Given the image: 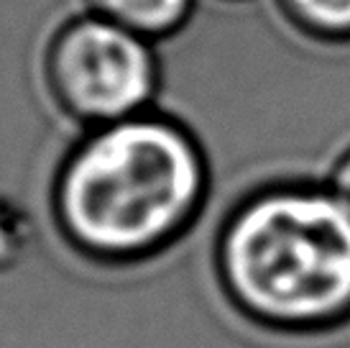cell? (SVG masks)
Masks as SVG:
<instances>
[{
    "mask_svg": "<svg viewBox=\"0 0 350 348\" xmlns=\"http://www.w3.org/2000/svg\"><path fill=\"white\" fill-rule=\"evenodd\" d=\"M156 54L154 110L200 144L207 203L235 210L271 184L330 182L350 151V41L307 34L279 0H197Z\"/></svg>",
    "mask_w": 350,
    "mask_h": 348,
    "instance_id": "6da1fadb",
    "label": "cell"
},
{
    "mask_svg": "<svg viewBox=\"0 0 350 348\" xmlns=\"http://www.w3.org/2000/svg\"><path fill=\"white\" fill-rule=\"evenodd\" d=\"M207 192L210 169L195 136L146 110L88 128L59 174L57 215L79 251L128 264L182 238Z\"/></svg>",
    "mask_w": 350,
    "mask_h": 348,
    "instance_id": "7a4b0ae2",
    "label": "cell"
},
{
    "mask_svg": "<svg viewBox=\"0 0 350 348\" xmlns=\"http://www.w3.org/2000/svg\"><path fill=\"white\" fill-rule=\"evenodd\" d=\"M228 297L279 333L350 323V203L330 182L263 187L235 208L217 243Z\"/></svg>",
    "mask_w": 350,
    "mask_h": 348,
    "instance_id": "3957f363",
    "label": "cell"
},
{
    "mask_svg": "<svg viewBox=\"0 0 350 348\" xmlns=\"http://www.w3.org/2000/svg\"><path fill=\"white\" fill-rule=\"evenodd\" d=\"M49 77L59 103L82 126L141 116L154 110L159 95L156 41L90 10L57 36Z\"/></svg>",
    "mask_w": 350,
    "mask_h": 348,
    "instance_id": "277c9868",
    "label": "cell"
},
{
    "mask_svg": "<svg viewBox=\"0 0 350 348\" xmlns=\"http://www.w3.org/2000/svg\"><path fill=\"white\" fill-rule=\"evenodd\" d=\"M88 5L92 13L159 41L185 26L197 0H88Z\"/></svg>",
    "mask_w": 350,
    "mask_h": 348,
    "instance_id": "5b68a950",
    "label": "cell"
},
{
    "mask_svg": "<svg viewBox=\"0 0 350 348\" xmlns=\"http://www.w3.org/2000/svg\"><path fill=\"white\" fill-rule=\"evenodd\" d=\"M289 18L327 41H350V0H279Z\"/></svg>",
    "mask_w": 350,
    "mask_h": 348,
    "instance_id": "8992f818",
    "label": "cell"
},
{
    "mask_svg": "<svg viewBox=\"0 0 350 348\" xmlns=\"http://www.w3.org/2000/svg\"><path fill=\"white\" fill-rule=\"evenodd\" d=\"M330 184L350 203V151L340 159V164L335 166V172L330 177Z\"/></svg>",
    "mask_w": 350,
    "mask_h": 348,
    "instance_id": "52a82bcc",
    "label": "cell"
}]
</instances>
